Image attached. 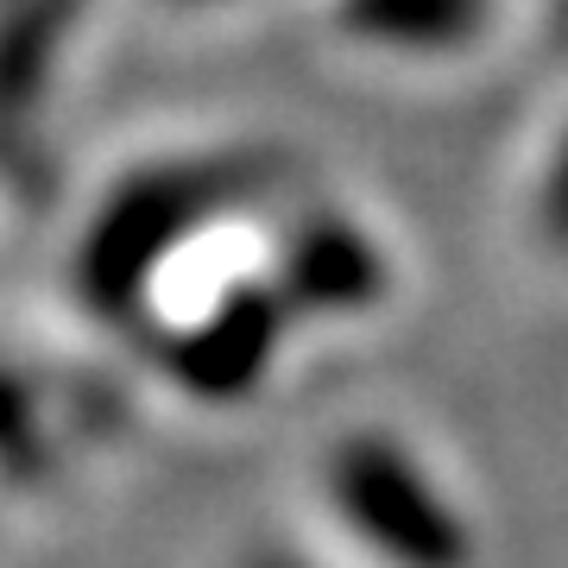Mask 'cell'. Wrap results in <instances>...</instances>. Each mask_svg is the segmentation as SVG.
<instances>
[{"label": "cell", "mask_w": 568, "mask_h": 568, "mask_svg": "<svg viewBox=\"0 0 568 568\" xmlns=\"http://www.w3.org/2000/svg\"><path fill=\"white\" fill-rule=\"evenodd\" d=\"M278 284L297 316H361L386 297L392 265L386 253L366 241L354 222L342 215H310V222L291 227L278 260Z\"/></svg>", "instance_id": "obj_4"}, {"label": "cell", "mask_w": 568, "mask_h": 568, "mask_svg": "<svg viewBox=\"0 0 568 568\" xmlns=\"http://www.w3.org/2000/svg\"><path fill=\"white\" fill-rule=\"evenodd\" d=\"M44 462V429H39V410L26 398V386L0 366V467L7 474H32Z\"/></svg>", "instance_id": "obj_7"}, {"label": "cell", "mask_w": 568, "mask_h": 568, "mask_svg": "<svg viewBox=\"0 0 568 568\" xmlns=\"http://www.w3.org/2000/svg\"><path fill=\"white\" fill-rule=\"evenodd\" d=\"M487 0H342V26L398 51H455L480 32Z\"/></svg>", "instance_id": "obj_5"}, {"label": "cell", "mask_w": 568, "mask_h": 568, "mask_svg": "<svg viewBox=\"0 0 568 568\" xmlns=\"http://www.w3.org/2000/svg\"><path fill=\"white\" fill-rule=\"evenodd\" d=\"M63 20H70V0H20L0 20V102L39 95V77L58 51Z\"/></svg>", "instance_id": "obj_6"}, {"label": "cell", "mask_w": 568, "mask_h": 568, "mask_svg": "<svg viewBox=\"0 0 568 568\" xmlns=\"http://www.w3.org/2000/svg\"><path fill=\"white\" fill-rule=\"evenodd\" d=\"M544 234L556 246H568V145L556 152L549 164V183H544Z\"/></svg>", "instance_id": "obj_8"}, {"label": "cell", "mask_w": 568, "mask_h": 568, "mask_svg": "<svg viewBox=\"0 0 568 568\" xmlns=\"http://www.w3.org/2000/svg\"><path fill=\"white\" fill-rule=\"evenodd\" d=\"M246 568H297V562H291V556H253Z\"/></svg>", "instance_id": "obj_9"}, {"label": "cell", "mask_w": 568, "mask_h": 568, "mask_svg": "<svg viewBox=\"0 0 568 568\" xmlns=\"http://www.w3.org/2000/svg\"><path fill=\"white\" fill-rule=\"evenodd\" d=\"M260 178L265 164L253 159H183V164H159V171H140L133 183H121L102 203V215L89 222V241H82V260H77L82 297L102 316H114V323H133L145 310V297H152L159 265L209 215H222L227 203L253 196Z\"/></svg>", "instance_id": "obj_2"}, {"label": "cell", "mask_w": 568, "mask_h": 568, "mask_svg": "<svg viewBox=\"0 0 568 568\" xmlns=\"http://www.w3.org/2000/svg\"><path fill=\"white\" fill-rule=\"evenodd\" d=\"M316 493L347 544L379 568H474V525L443 474L398 436L361 424L335 429L316 462Z\"/></svg>", "instance_id": "obj_1"}, {"label": "cell", "mask_w": 568, "mask_h": 568, "mask_svg": "<svg viewBox=\"0 0 568 568\" xmlns=\"http://www.w3.org/2000/svg\"><path fill=\"white\" fill-rule=\"evenodd\" d=\"M297 310L284 297V284H234L222 291L203 316L178 328V342H164V366L190 398L203 405H241L265 386L272 361L284 354V323Z\"/></svg>", "instance_id": "obj_3"}]
</instances>
